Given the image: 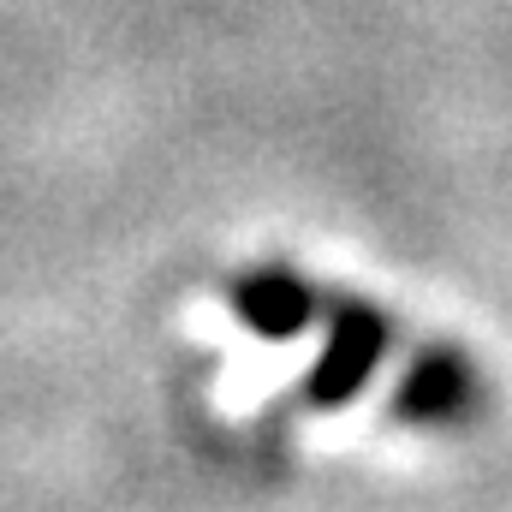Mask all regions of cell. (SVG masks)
<instances>
[{
  "label": "cell",
  "mask_w": 512,
  "mask_h": 512,
  "mask_svg": "<svg viewBox=\"0 0 512 512\" xmlns=\"http://www.w3.org/2000/svg\"><path fill=\"white\" fill-rule=\"evenodd\" d=\"M483 405V382H477V364L459 352V346H429L411 358L405 382L393 393V411L417 429H453V423H471V411Z\"/></svg>",
  "instance_id": "obj_1"
},
{
  "label": "cell",
  "mask_w": 512,
  "mask_h": 512,
  "mask_svg": "<svg viewBox=\"0 0 512 512\" xmlns=\"http://www.w3.org/2000/svg\"><path fill=\"white\" fill-rule=\"evenodd\" d=\"M387 346H393V328H387L382 310H370V304H340V310H334L328 352H322V364H316V376H310V399H316V405L352 399L358 387L376 376V364L387 358Z\"/></svg>",
  "instance_id": "obj_2"
},
{
  "label": "cell",
  "mask_w": 512,
  "mask_h": 512,
  "mask_svg": "<svg viewBox=\"0 0 512 512\" xmlns=\"http://www.w3.org/2000/svg\"><path fill=\"white\" fill-rule=\"evenodd\" d=\"M239 310H245V322L262 328V334H298L304 328V316H310V292L292 280V274H251L245 286H239Z\"/></svg>",
  "instance_id": "obj_3"
}]
</instances>
